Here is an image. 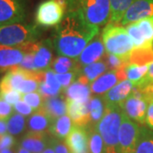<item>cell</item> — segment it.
Here are the masks:
<instances>
[{"label": "cell", "instance_id": "52a82bcc", "mask_svg": "<svg viewBox=\"0 0 153 153\" xmlns=\"http://www.w3.org/2000/svg\"><path fill=\"white\" fill-rule=\"evenodd\" d=\"M138 123L128 118L123 112L118 133L117 153H134L140 133Z\"/></svg>", "mask_w": 153, "mask_h": 153}, {"label": "cell", "instance_id": "7a4b0ae2", "mask_svg": "<svg viewBox=\"0 0 153 153\" xmlns=\"http://www.w3.org/2000/svg\"><path fill=\"white\" fill-rule=\"evenodd\" d=\"M67 12L76 10L90 25L100 28L110 22V0H66Z\"/></svg>", "mask_w": 153, "mask_h": 153}, {"label": "cell", "instance_id": "484cf974", "mask_svg": "<svg viewBox=\"0 0 153 153\" xmlns=\"http://www.w3.org/2000/svg\"><path fill=\"white\" fill-rule=\"evenodd\" d=\"M134 153H153V130L141 127Z\"/></svg>", "mask_w": 153, "mask_h": 153}, {"label": "cell", "instance_id": "e0dca14e", "mask_svg": "<svg viewBox=\"0 0 153 153\" xmlns=\"http://www.w3.org/2000/svg\"><path fill=\"white\" fill-rule=\"evenodd\" d=\"M24 52L18 47L0 45V71H9L23 60Z\"/></svg>", "mask_w": 153, "mask_h": 153}, {"label": "cell", "instance_id": "4fadbf2b", "mask_svg": "<svg viewBox=\"0 0 153 153\" xmlns=\"http://www.w3.org/2000/svg\"><path fill=\"white\" fill-rule=\"evenodd\" d=\"M66 144L70 153H89L87 128L73 125L66 136Z\"/></svg>", "mask_w": 153, "mask_h": 153}, {"label": "cell", "instance_id": "d6986e66", "mask_svg": "<svg viewBox=\"0 0 153 153\" xmlns=\"http://www.w3.org/2000/svg\"><path fill=\"white\" fill-rule=\"evenodd\" d=\"M53 120L50 118V117L42 108H40L29 116L27 122V127L28 131L46 133L49 132Z\"/></svg>", "mask_w": 153, "mask_h": 153}, {"label": "cell", "instance_id": "4dcf8cb0", "mask_svg": "<svg viewBox=\"0 0 153 153\" xmlns=\"http://www.w3.org/2000/svg\"><path fill=\"white\" fill-rule=\"evenodd\" d=\"M153 62V47L144 49H134L129 56V64L140 66L150 65Z\"/></svg>", "mask_w": 153, "mask_h": 153}, {"label": "cell", "instance_id": "7bdbcfd3", "mask_svg": "<svg viewBox=\"0 0 153 153\" xmlns=\"http://www.w3.org/2000/svg\"><path fill=\"white\" fill-rule=\"evenodd\" d=\"M52 141H53L55 153H70L66 142H63L62 140L55 139L54 137H53Z\"/></svg>", "mask_w": 153, "mask_h": 153}, {"label": "cell", "instance_id": "6da1fadb", "mask_svg": "<svg viewBox=\"0 0 153 153\" xmlns=\"http://www.w3.org/2000/svg\"><path fill=\"white\" fill-rule=\"evenodd\" d=\"M100 28L88 23L78 11L67 12L55 27L52 44L60 55L77 58L95 36Z\"/></svg>", "mask_w": 153, "mask_h": 153}, {"label": "cell", "instance_id": "ba28073f", "mask_svg": "<svg viewBox=\"0 0 153 153\" xmlns=\"http://www.w3.org/2000/svg\"><path fill=\"white\" fill-rule=\"evenodd\" d=\"M134 49L153 47V18H146L127 25L125 28Z\"/></svg>", "mask_w": 153, "mask_h": 153}, {"label": "cell", "instance_id": "603a6c76", "mask_svg": "<svg viewBox=\"0 0 153 153\" xmlns=\"http://www.w3.org/2000/svg\"><path fill=\"white\" fill-rule=\"evenodd\" d=\"M91 88L88 84L76 80L66 89L65 95L66 100H76L78 102H86L90 100Z\"/></svg>", "mask_w": 153, "mask_h": 153}, {"label": "cell", "instance_id": "4316f807", "mask_svg": "<svg viewBox=\"0 0 153 153\" xmlns=\"http://www.w3.org/2000/svg\"><path fill=\"white\" fill-rule=\"evenodd\" d=\"M107 69V66L105 63L101 60L94 62L92 64H89L88 66H82L79 69V75L84 76L88 79V81L93 82L95 79H97L99 76H101L102 73H104Z\"/></svg>", "mask_w": 153, "mask_h": 153}, {"label": "cell", "instance_id": "9c48e42d", "mask_svg": "<svg viewBox=\"0 0 153 153\" xmlns=\"http://www.w3.org/2000/svg\"><path fill=\"white\" fill-rule=\"evenodd\" d=\"M26 16L25 0H0V26L23 22Z\"/></svg>", "mask_w": 153, "mask_h": 153}, {"label": "cell", "instance_id": "c3c4849f", "mask_svg": "<svg viewBox=\"0 0 153 153\" xmlns=\"http://www.w3.org/2000/svg\"><path fill=\"white\" fill-rule=\"evenodd\" d=\"M146 77L150 80H153V62L149 65V69H148Z\"/></svg>", "mask_w": 153, "mask_h": 153}, {"label": "cell", "instance_id": "d4e9b609", "mask_svg": "<svg viewBox=\"0 0 153 153\" xmlns=\"http://www.w3.org/2000/svg\"><path fill=\"white\" fill-rule=\"evenodd\" d=\"M136 0H110L111 18L109 23L119 24L126 11Z\"/></svg>", "mask_w": 153, "mask_h": 153}, {"label": "cell", "instance_id": "d6a6232c", "mask_svg": "<svg viewBox=\"0 0 153 153\" xmlns=\"http://www.w3.org/2000/svg\"><path fill=\"white\" fill-rule=\"evenodd\" d=\"M26 117L19 113H13V115L7 120L8 133L13 136L22 134L26 129Z\"/></svg>", "mask_w": 153, "mask_h": 153}, {"label": "cell", "instance_id": "8d00e7d4", "mask_svg": "<svg viewBox=\"0 0 153 153\" xmlns=\"http://www.w3.org/2000/svg\"><path fill=\"white\" fill-rule=\"evenodd\" d=\"M79 74V70L71 71L64 74H56V78L60 82L63 89H66L70 85H71L74 81H76Z\"/></svg>", "mask_w": 153, "mask_h": 153}, {"label": "cell", "instance_id": "277c9868", "mask_svg": "<svg viewBox=\"0 0 153 153\" xmlns=\"http://www.w3.org/2000/svg\"><path fill=\"white\" fill-rule=\"evenodd\" d=\"M101 39L107 54L129 60L134 46L127 30L122 26L108 23L103 28Z\"/></svg>", "mask_w": 153, "mask_h": 153}, {"label": "cell", "instance_id": "ee69618b", "mask_svg": "<svg viewBox=\"0 0 153 153\" xmlns=\"http://www.w3.org/2000/svg\"><path fill=\"white\" fill-rule=\"evenodd\" d=\"M146 124L150 129L153 130V101L150 102L148 105L147 112L146 117Z\"/></svg>", "mask_w": 153, "mask_h": 153}, {"label": "cell", "instance_id": "44dd1931", "mask_svg": "<svg viewBox=\"0 0 153 153\" xmlns=\"http://www.w3.org/2000/svg\"><path fill=\"white\" fill-rule=\"evenodd\" d=\"M50 45H52L51 41L39 42L38 49L36 50L34 56V63L37 70L46 71L50 66H52L53 54Z\"/></svg>", "mask_w": 153, "mask_h": 153}, {"label": "cell", "instance_id": "1f68e13d", "mask_svg": "<svg viewBox=\"0 0 153 153\" xmlns=\"http://www.w3.org/2000/svg\"><path fill=\"white\" fill-rule=\"evenodd\" d=\"M149 69V65H136V64H129L125 67L126 78L137 84L140 82L146 76Z\"/></svg>", "mask_w": 153, "mask_h": 153}, {"label": "cell", "instance_id": "ab89813d", "mask_svg": "<svg viewBox=\"0 0 153 153\" xmlns=\"http://www.w3.org/2000/svg\"><path fill=\"white\" fill-rule=\"evenodd\" d=\"M0 96L4 100L7 101L8 103H10L12 105H16L17 102H19L21 100H22V94L17 90H10L8 91L6 93L1 94Z\"/></svg>", "mask_w": 153, "mask_h": 153}, {"label": "cell", "instance_id": "8992f818", "mask_svg": "<svg viewBox=\"0 0 153 153\" xmlns=\"http://www.w3.org/2000/svg\"><path fill=\"white\" fill-rule=\"evenodd\" d=\"M66 10V0H45L37 7L35 22L43 27H56L64 19Z\"/></svg>", "mask_w": 153, "mask_h": 153}, {"label": "cell", "instance_id": "8fae6325", "mask_svg": "<svg viewBox=\"0 0 153 153\" xmlns=\"http://www.w3.org/2000/svg\"><path fill=\"white\" fill-rule=\"evenodd\" d=\"M146 18H153V0H136L126 11L119 24L125 26Z\"/></svg>", "mask_w": 153, "mask_h": 153}, {"label": "cell", "instance_id": "7dc6e473", "mask_svg": "<svg viewBox=\"0 0 153 153\" xmlns=\"http://www.w3.org/2000/svg\"><path fill=\"white\" fill-rule=\"evenodd\" d=\"M17 151H18V145L13 146V147L4 149V150L0 151V153H17Z\"/></svg>", "mask_w": 153, "mask_h": 153}, {"label": "cell", "instance_id": "74e56055", "mask_svg": "<svg viewBox=\"0 0 153 153\" xmlns=\"http://www.w3.org/2000/svg\"><path fill=\"white\" fill-rule=\"evenodd\" d=\"M34 56H35L34 53L26 54L24 55L22 62L16 67H19L27 71H37V68L34 63Z\"/></svg>", "mask_w": 153, "mask_h": 153}, {"label": "cell", "instance_id": "681fc988", "mask_svg": "<svg viewBox=\"0 0 153 153\" xmlns=\"http://www.w3.org/2000/svg\"><path fill=\"white\" fill-rule=\"evenodd\" d=\"M17 153H31L29 151H27V149L22 147L19 144H18V151H17Z\"/></svg>", "mask_w": 153, "mask_h": 153}, {"label": "cell", "instance_id": "f6af8a7d", "mask_svg": "<svg viewBox=\"0 0 153 153\" xmlns=\"http://www.w3.org/2000/svg\"><path fill=\"white\" fill-rule=\"evenodd\" d=\"M8 128H7V121L0 119V135H3L7 134Z\"/></svg>", "mask_w": 153, "mask_h": 153}, {"label": "cell", "instance_id": "cb8c5ba5", "mask_svg": "<svg viewBox=\"0 0 153 153\" xmlns=\"http://www.w3.org/2000/svg\"><path fill=\"white\" fill-rule=\"evenodd\" d=\"M74 124H72V121L69 116H61L55 119L49 128V134L53 135L54 138L58 140H64L71 132Z\"/></svg>", "mask_w": 153, "mask_h": 153}, {"label": "cell", "instance_id": "e575fe53", "mask_svg": "<svg viewBox=\"0 0 153 153\" xmlns=\"http://www.w3.org/2000/svg\"><path fill=\"white\" fill-rule=\"evenodd\" d=\"M22 100L29 105L32 108L34 109V111L40 109L44 103V98L40 94L36 91L25 94L22 96Z\"/></svg>", "mask_w": 153, "mask_h": 153}, {"label": "cell", "instance_id": "f1b7e54d", "mask_svg": "<svg viewBox=\"0 0 153 153\" xmlns=\"http://www.w3.org/2000/svg\"><path fill=\"white\" fill-rule=\"evenodd\" d=\"M105 104L103 99L95 96L89 100V110H90V124L89 126L95 127L101 120L104 115Z\"/></svg>", "mask_w": 153, "mask_h": 153}, {"label": "cell", "instance_id": "9a60e30c", "mask_svg": "<svg viewBox=\"0 0 153 153\" xmlns=\"http://www.w3.org/2000/svg\"><path fill=\"white\" fill-rule=\"evenodd\" d=\"M105 55V46L101 37L93 39L76 59L80 67L97 62Z\"/></svg>", "mask_w": 153, "mask_h": 153}, {"label": "cell", "instance_id": "bcb514c9", "mask_svg": "<svg viewBox=\"0 0 153 153\" xmlns=\"http://www.w3.org/2000/svg\"><path fill=\"white\" fill-rule=\"evenodd\" d=\"M52 140H53V137H52V139H51L50 144H49V146H47V148H46L45 150H44V151H43L41 153H55V148H54V145H53V141H52Z\"/></svg>", "mask_w": 153, "mask_h": 153}, {"label": "cell", "instance_id": "60d3db41", "mask_svg": "<svg viewBox=\"0 0 153 153\" xmlns=\"http://www.w3.org/2000/svg\"><path fill=\"white\" fill-rule=\"evenodd\" d=\"M16 145L17 143L16 138L10 134L9 133L0 135V151L4 149H7V148L13 147Z\"/></svg>", "mask_w": 153, "mask_h": 153}, {"label": "cell", "instance_id": "7c38bea8", "mask_svg": "<svg viewBox=\"0 0 153 153\" xmlns=\"http://www.w3.org/2000/svg\"><path fill=\"white\" fill-rule=\"evenodd\" d=\"M89 100L86 102H78L76 100H66V112L71 117L74 125L85 127V128L89 126L90 124Z\"/></svg>", "mask_w": 153, "mask_h": 153}, {"label": "cell", "instance_id": "d590c367", "mask_svg": "<svg viewBox=\"0 0 153 153\" xmlns=\"http://www.w3.org/2000/svg\"><path fill=\"white\" fill-rule=\"evenodd\" d=\"M134 85L140 88L143 97L147 100L148 103L153 101V80H150L146 76L141 82Z\"/></svg>", "mask_w": 153, "mask_h": 153}, {"label": "cell", "instance_id": "836d02e7", "mask_svg": "<svg viewBox=\"0 0 153 153\" xmlns=\"http://www.w3.org/2000/svg\"><path fill=\"white\" fill-rule=\"evenodd\" d=\"M104 62L111 71H117L129 65V60L119 57L117 55L106 54L104 55Z\"/></svg>", "mask_w": 153, "mask_h": 153}, {"label": "cell", "instance_id": "2e32d148", "mask_svg": "<svg viewBox=\"0 0 153 153\" xmlns=\"http://www.w3.org/2000/svg\"><path fill=\"white\" fill-rule=\"evenodd\" d=\"M133 88L134 82L128 79L118 82L103 95L105 104L119 105L130 95Z\"/></svg>", "mask_w": 153, "mask_h": 153}, {"label": "cell", "instance_id": "3957f363", "mask_svg": "<svg viewBox=\"0 0 153 153\" xmlns=\"http://www.w3.org/2000/svg\"><path fill=\"white\" fill-rule=\"evenodd\" d=\"M123 117V111L119 105H105L101 120L95 126L102 137L105 153H117L118 133Z\"/></svg>", "mask_w": 153, "mask_h": 153}, {"label": "cell", "instance_id": "30bf717a", "mask_svg": "<svg viewBox=\"0 0 153 153\" xmlns=\"http://www.w3.org/2000/svg\"><path fill=\"white\" fill-rule=\"evenodd\" d=\"M148 105L149 103L146 100L136 97L130 94V95L122 102L119 106L128 118L138 123L144 124L146 123Z\"/></svg>", "mask_w": 153, "mask_h": 153}, {"label": "cell", "instance_id": "7402d4cb", "mask_svg": "<svg viewBox=\"0 0 153 153\" xmlns=\"http://www.w3.org/2000/svg\"><path fill=\"white\" fill-rule=\"evenodd\" d=\"M119 82L117 73L116 71H110L100 76L93 82L90 83L91 92L94 94H103L109 91L115 84Z\"/></svg>", "mask_w": 153, "mask_h": 153}, {"label": "cell", "instance_id": "5b68a950", "mask_svg": "<svg viewBox=\"0 0 153 153\" xmlns=\"http://www.w3.org/2000/svg\"><path fill=\"white\" fill-rule=\"evenodd\" d=\"M39 35L37 26L27 23H14L0 26V45L18 47L36 41Z\"/></svg>", "mask_w": 153, "mask_h": 153}, {"label": "cell", "instance_id": "f546056e", "mask_svg": "<svg viewBox=\"0 0 153 153\" xmlns=\"http://www.w3.org/2000/svg\"><path fill=\"white\" fill-rule=\"evenodd\" d=\"M80 68L76 60H71L70 57L63 55L57 57L52 64V69L57 74H64L69 71L79 70Z\"/></svg>", "mask_w": 153, "mask_h": 153}, {"label": "cell", "instance_id": "5bb4252c", "mask_svg": "<svg viewBox=\"0 0 153 153\" xmlns=\"http://www.w3.org/2000/svg\"><path fill=\"white\" fill-rule=\"evenodd\" d=\"M52 137L46 133H35L27 131L20 140L19 145L31 153H41L50 144Z\"/></svg>", "mask_w": 153, "mask_h": 153}, {"label": "cell", "instance_id": "ffe728a7", "mask_svg": "<svg viewBox=\"0 0 153 153\" xmlns=\"http://www.w3.org/2000/svg\"><path fill=\"white\" fill-rule=\"evenodd\" d=\"M41 108L49 115L54 122L58 117L66 114V99H65V96L62 94L57 96L44 99Z\"/></svg>", "mask_w": 153, "mask_h": 153}, {"label": "cell", "instance_id": "b9f144b4", "mask_svg": "<svg viewBox=\"0 0 153 153\" xmlns=\"http://www.w3.org/2000/svg\"><path fill=\"white\" fill-rule=\"evenodd\" d=\"M14 109L17 111V113L23 115L24 117H28L31 116L34 111L33 108H32L29 105H27L25 101L20 100L19 102H17L16 104L14 105Z\"/></svg>", "mask_w": 153, "mask_h": 153}, {"label": "cell", "instance_id": "f35d334b", "mask_svg": "<svg viewBox=\"0 0 153 153\" xmlns=\"http://www.w3.org/2000/svg\"><path fill=\"white\" fill-rule=\"evenodd\" d=\"M13 105L8 103L7 101L0 99V119L8 120L14 112Z\"/></svg>", "mask_w": 153, "mask_h": 153}, {"label": "cell", "instance_id": "83f0119b", "mask_svg": "<svg viewBox=\"0 0 153 153\" xmlns=\"http://www.w3.org/2000/svg\"><path fill=\"white\" fill-rule=\"evenodd\" d=\"M88 138V149L89 153H105L104 140L96 127H86Z\"/></svg>", "mask_w": 153, "mask_h": 153}, {"label": "cell", "instance_id": "ac0fdd59", "mask_svg": "<svg viewBox=\"0 0 153 153\" xmlns=\"http://www.w3.org/2000/svg\"><path fill=\"white\" fill-rule=\"evenodd\" d=\"M63 88L56 78V74L53 70L48 69L45 71L44 81L40 82L38 92L44 99L57 96L61 94Z\"/></svg>", "mask_w": 153, "mask_h": 153}]
</instances>
